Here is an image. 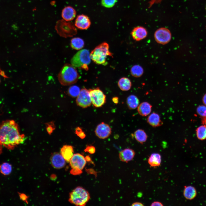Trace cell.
I'll use <instances>...</instances> for the list:
<instances>
[{
  "label": "cell",
  "mask_w": 206,
  "mask_h": 206,
  "mask_svg": "<svg viewBox=\"0 0 206 206\" xmlns=\"http://www.w3.org/2000/svg\"><path fill=\"white\" fill-rule=\"evenodd\" d=\"M25 139V135L20 134L18 125L14 120H6L0 124V141L7 149H13Z\"/></svg>",
  "instance_id": "1"
},
{
  "label": "cell",
  "mask_w": 206,
  "mask_h": 206,
  "mask_svg": "<svg viewBox=\"0 0 206 206\" xmlns=\"http://www.w3.org/2000/svg\"><path fill=\"white\" fill-rule=\"evenodd\" d=\"M108 56L113 57L112 54L109 50V45L103 42L97 46L90 53V57L96 64L106 65L107 64L106 58Z\"/></svg>",
  "instance_id": "2"
},
{
  "label": "cell",
  "mask_w": 206,
  "mask_h": 206,
  "mask_svg": "<svg viewBox=\"0 0 206 206\" xmlns=\"http://www.w3.org/2000/svg\"><path fill=\"white\" fill-rule=\"evenodd\" d=\"M79 76L75 68L66 64L62 69L58 76L60 82L63 85L68 86L75 83Z\"/></svg>",
  "instance_id": "3"
},
{
  "label": "cell",
  "mask_w": 206,
  "mask_h": 206,
  "mask_svg": "<svg viewBox=\"0 0 206 206\" xmlns=\"http://www.w3.org/2000/svg\"><path fill=\"white\" fill-rule=\"evenodd\" d=\"M90 198V194L87 191L82 187H78L70 193L69 201L76 206H84Z\"/></svg>",
  "instance_id": "4"
},
{
  "label": "cell",
  "mask_w": 206,
  "mask_h": 206,
  "mask_svg": "<svg viewBox=\"0 0 206 206\" xmlns=\"http://www.w3.org/2000/svg\"><path fill=\"white\" fill-rule=\"evenodd\" d=\"M91 59L89 51L84 49L78 52L73 56L71 63L72 66L75 68H78L88 70V65L90 63Z\"/></svg>",
  "instance_id": "5"
},
{
  "label": "cell",
  "mask_w": 206,
  "mask_h": 206,
  "mask_svg": "<svg viewBox=\"0 0 206 206\" xmlns=\"http://www.w3.org/2000/svg\"><path fill=\"white\" fill-rule=\"evenodd\" d=\"M69 162L72 168L70 171L71 174L77 175L82 173V170L86 164V161L83 155L76 153L73 154Z\"/></svg>",
  "instance_id": "6"
},
{
  "label": "cell",
  "mask_w": 206,
  "mask_h": 206,
  "mask_svg": "<svg viewBox=\"0 0 206 206\" xmlns=\"http://www.w3.org/2000/svg\"><path fill=\"white\" fill-rule=\"evenodd\" d=\"M55 28L58 33L64 37L72 36L77 33L76 29L74 24L64 19L57 22Z\"/></svg>",
  "instance_id": "7"
},
{
  "label": "cell",
  "mask_w": 206,
  "mask_h": 206,
  "mask_svg": "<svg viewBox=\"0 0 206 206\" xmlns=\"http://www.w3.org/2000/svg\"><path fill=\"white\" fill-rule=\"evenodd\" d=\"M89 90L92 103L93 106L96 108H100L105 103L106 96L99 87L90 89Z\"/></svg>",
  "instance_id": "8"
},
{
  "label": "cell",
  "mask_w": 206,
  "mask_h": 206,
  "mask_svg": "<svg viewBox=\"0 0 206 206\" xmlns=\"http://www.w3.org/2000/svg\"><path fill=\"white\" fill-rule=\"evenodd\" d=\"M156 41L162 45L167 44L171 38V34L170 31L165 27L159 28L155 31L154 35Z\"/></svg>",
  "instance_id": "9"
},
{
  "label": "cell",
  "mask_w": 206,
  "mask_h": 206,
  "mask_svg": "<svg viewBox=\"0 0 206 206\" xmlns=\"http://www.w3.org/2000/svg\"><path fill=\"white\" fill-rule=\"evenodd\" d=\"M76 102L78 106L83 108L90 106L92 103L89 90L85 88L81 89L77 97Z\"/></svg>",
  "instance_id": "10"
},
{
  "label": "cell",
  "mask_w": 206,
  "mask_h": 206,
  "mask_svg": "<svg viewBox=\"0 0 206 206\" xmlns=\"http://www.w3.org/2000/svg\"><path fill=\"white\" fill-rule=\"evenodd\" d=\"M95 132L98 138L104 139L108 138L111 135V128L108 124L102 122L97 126Z\"/></svg>",
  "instance_id": "11"
},
{
  "label": "cell",
  "mask_w": 206,
  "mask_h": 206,
  "mask_svg": "<svg viewBox=\"0 0 206 206\" xmlns=\"http://www.w3.org/2000/svg\"><path fill=\"white\" fill-rule=\"evenodd\" d=\"M91 21L88 17L84 14L77 16L75 22V26L78 28L85 30L88 29L91 25Z\"/></svg>",
  "instance_id": "12"
},
{
  "label": "cell",
  "mask_w": 206,
  "mask_h": 206,
  "mask_svg": "<svg viewBox=\"0 0 206 206\" xmlns=\"http://www.w3.org/2000/svg\"><path fill=\"white\" fill-rule=\"evenodd\" d=\"M133 39L136 41H140L145 38L147 35L146 29L142 26L135 27L131 32Z\"/></svg>",
  "instance_id": "13"
},
{
  "label": "cell",
  "mask_w": 206,
  "mask_h": 206,
  "mask_svg": "<svg viewBox=\"0 0 206 206\" xmlns=\"http://www.w3.org/2000/svg\"><path fill=\"white\" fill-rule=\"evenodd\" d=\"M51 163L55 168L60 169L64 167L65 165L66 160L61 154H54L51 158Z\"/></svg>",
  "instance_id": "14"
},
{
  "label": "cell",
  "mask_w": 206,
  "mask_h": 206,
  "mask_svg": "<svg viewBox=\"0 0 206 206\" xmlns=\"http://www.w3.org/2000/svg\"><path fill=\"white\" fill-rule=\"evenodd\" d=\"M135 154V152L133 149L130 148H126L120 152L119 156L121 161L128 162L133 159Z\"/></svg>",
  "instance_id": "15"
},
{
  "label": "cell",
  "mask_w": 206,
  "mask_h": 206,
  "mask_svg": "<svg viewBox=\"0 0 206 206\" xmlns=\"http://www.w3.org/2000/svg\"><path fill=\"white\" fill-rule=\"evenodd\" d=\"M76 11L72 7L68 6L65 7L62 10V16L63 19L67 21L73 20L75 17Z\"/></svg>",
  "instance_id": "16"
},
{
  "label": "cell",
  "mask_w": 206,
  "mask_h": 206,
  "mask_svg": "<svg viewBox=\"0 0 206 206\" xmlns=\"http://www.w3.org/2000/svg\"><path fill=\"white\" fill-rule=\"evenodd\" d=\"M152 106L147 102H143L137 107V111L138 114L143 116H146L150 113L152 110Z\"/></svg>",
  "instance_id": "17"
},
{
  "label": "cell",
  "mask_w": 206,
  "mask_h": 206,
  "mask_svg": "<svg viewBox=\"0 0 206 206\" xmlns=\"http://www.w3.org/2000/svg\"><path fill=\"white\" fill-rule=\"evenodd\" d=\"M147 121L150 125L154 127L160 126L163 124L159 115L155 112L149 114L147 118Z\"/></svg>",
  "instance_id": "18"
},
{
  "label": "cell",
  "mask_w": 206,
  "mask_h": 206,
  "mask_svg": "<svg viewBox=\"0 0 206 206\" xmlns=\"http://www.w3.org/2000/svg\"><path fill=\"white\" fill-rule=\"evenodd\" d=\"M60 152L66 161L69 162L73 155V148L71 145H65L61 148Z\"/></svg>",
  "instance_id": "19"
},
{
  "label": "cell",
  "mask_w": 206,
  "mask_h": 206,
  "mask_svg": "<svg viewBox=\"0 0 206 206\" xmlns=\"http://www.w3.org/2000/svg\"><path fill=\"white\" fill-rule=\"evenodd\" d=\"M148 161L150 167H159L160 165L161 162V155L158 153H153L149 157Z\"/></svg>",
  "instance_id": "20"
},
{
  "label": "cell",
  "mask_w": 206,
  "mask_h": 206,
  "mask_svg": "<svg viewBox=\"0 0 206 206\" xmlns=\"http://www.w3.org/2000/svg\"><path fill=\"white\" fill-rule=\"evenodd\" d=\"M183 195L187 199L192 200L195 198L197 195L195 189L191 186H185L183 192Z\"/></svg>",
  "instance_id": "21"
},
{
  "label": "cell",
  "mask_w": 206,
  "mask_h": 206,
  "mask_svg": "<svg viewBox=\"0 0 206 206\" xmlns=\"http://www.w3.org/2000/svg\"><path fill=\"white\" fill-rule=\"evenodd\" d=\"M126 102L128 108L131 110L136 108L139 104V101L138 97L132 94L127 97Z\"/></svg>",
  "instance_id": "22"
},
{
  "label": "cell",
  "mask_w": 206,
  "mask_h": 206,
  "mask_svg": "<svg viewBox=\"0 0 206 206\" xmlns=\"http://www.w3.org/2000/svg\"><path fill=\"white\" fill-rule=\"evenodd\" d=\"M118 86L120 89L123 91H127L130 89L132 83L130 80L126 77H122L119 80Z\"/></svg>",
  "instance_id": "23"
},
{
  "label": "cell",
  "mask_w": 206,
  "mask_h": 206,
  "mask_svg": "<svg viewBox=\"0 0 206 206\" xmlns=\"http://www.w3.org/2000/svg\"><path fill=\"white\" fill-rule=\"evenodd\" d=\"M134 136L135 139L142 144L145 142L147 138V136L146 133L141 129H138L135 131Z\"/></svg>",
  "instance_id": "24"
},
{
  "label": "cell",
  "mask_w": 206,
  "mask_h": 206,
  "mask_svg": "<svg viewBox=\"0 0 206 206\" xmlns=\"http://www.w3.org/2000/svg\"><path fill=\"white\" fill-rule=\"evenodd\" d=\"M84 45V41L80 38L74 37L71 40V47L74 49L77 50H80L83 47Z\"/></svg>",
  "instance_id": "25"
},
{
  "label": "cell",
  "mask_w": 206,
  "mask_h": 206,
  "mask_svg": "<svg viewBox=\"0 0 206 206\" xmlns=\"http://www.w3.org/2000/svg\"><path fill=\"white\" fill-rule=\"evenodd\" d=\"M143 72V68L138 65L133 66L130 69V73L131 75L135 77L138 78L141 76Z\"/></svg>",
  "instance_id": "26"
},
{
  "label": "cell",
  "mask_w": 206,
  "mask_h": 206,
  "mask_svg": "<svg viewBox=\"0 0 206 206\" xmlns=\"http://www.w3.org/2000/svg\"><path fill=\"white\" fill-rule=\"evenodd\" d=\"M12 170L11 165L7 163H4L0 165V172L5 175H9Z\"/></svg>",
  "instance_id": "27"
},
{
  "label": "cell",
  "mask_w": 206,
  "mask_h": 206,
  "mask_svg": "<svg viewBox=\"0 0 206 206\" xmlns=\"http://www.w3.org/2000/svg\"><path fill=\"white\" fill-rule=\"evenodd\" d=\"M197 138L199 140H203L206 139V126L204 125L198 128L196 130Z\"/></svg>",
  "instance_id": "28"
},
{
  "label": "cell",
  "mask_w": 206,
  "mask_h": 206,
  "mask_svg": "<svg viewBox=\"0 0 206 206\" xmlns=\"http://www.w3.org/2000/svg\"><path fill=\"white\" fill-rule=\"evenodd\" d=\"M80 90V88L76 86H72L68 89V94L73 98L77 97L78 95Z\"/></svg>",
  "instance_id": "29"
},
{
  "label": "cell",
  "mask_w": 206,
  "mask_h": 206,
  "mask_svg": "<svg viewBox=\"0 0 206 206\" xmlns=\"http://www.w3.org/2000/svg\"><path fill=\"white\" fill-rule=\"evenodd\" d=\"M117 2V0H102V5L106 8L113 7Z\"/></svg>",
  "instance_id": "30"
},
{
  "label": "cell",
  "mask_w": 206,
  "mask_h": 206,
  "mask_svg": "<svg viewBox=\"0 0 206 206\" xmlns=\"http://www.w3.org/2000/svg\"><path fill=\"white\" fill-rule=\"evenodd\" d=\"M197 113L203 117L206 116V106L203 105L199 106L197 108Z\"/></svg>",
  "instance_id": "31"
},
{
  "label": "cell",
  "mask_w": 206,
  "mask_h": 206,
  "mask_svg": "<svg viewBox=\"0 0 206 206\" xmlns=\"http://www.w3.org/2000/svg\"><path fill=\"white\" fill-rule=\"evenodd\" d=\"M75 132L76 134L81 139H84L86 136L84 132L79 127H77L76 128Z\"/></svg>",
  "instance_id": "32"
},
{
  "label": "cell",
  "mask_w": 206,
  "mask_h": 206,
  "mask_svg": "<svg viewBox=\"0 0 206 206\" xmlns=\"http://www.w3.org/2000/svg\"><path fill=\"white\" fill-rule=\"evenodd\" d=\"M46 129L49 134L52 133L55 129V126L53 122H51L46 124Z\"/></svg>",
  "instance_id": "33"
},
{
  "label": "cell",
  "mask_w": 206,
  "mask_h": 206,
  "mask_svg": "<svg viewBox=\"0 0 206 206\" xmlns=\"http://www.w3.org/2000/svg\"><path fill=\"white\" fill-rule=\"evenodd\" d=\"M84 151L88 152L90 154H94L96 151L95 147L92 145L87 146L84 149Z\"/></svg>",
  "instance_id": "34"
},
{
  "label": "cell",
  "mask_w": 206,
  "mask_h": 206,
  "mask_svg": "<svg viewBox=\"0 0 206 206\" xmlns=\"http://www.w3.org/2000/svg\"><path fill=\"white\" fill-rule=\"evenodd\" d=\"M151 206H163V204L160 202L158 201H155L153 202L150 205Z\"/></svg>",
  "instance_id": "35"
},
{
  "label": "cell",
  "mask_w": 206,
  "mask_h": 206,
  "mask_svg": "<svg viewBox=\"0 0 206 206\" xmlns=\"http://www.w3.org/2000/svg\"><path fill=\"white\" fill-rule=\"evenodd\" d=\"M113 102L116 104H117L119 102V98L117 97H114L112 98Z\"/></svg>",
  "instance_id": "36"
},
{
  "label": "cell",
  "mask_w": 206,
  "mask_h": 206,
  "mask_svg": "<svg viewBox=\"0 0 206 206\" xmlns=\"http://www.w3.org/2000/svg\"><path fill=\"white\" fill-rule=\"evenodd\" d=\"M131 206H143L144 205L143 204L140 202H136L133 203Z\"/></svg>",
  "instance_id": "37"
},
{
  "label": "cell",
  "mask_w": 206,
  "mask_h": 206,
  "mask_svg": "<svg viewBox=\"0 0 206 206\" xmlns=\"http://www.w3.org/2000/svg\"><path fill=\"white\" fill-rule=\"evenodd\" d=\"M0 75L4 78H8L7 76L5 74L4 72L1 70H0Z\"/></svg>",
  "instance_id": "38"
},
{
  "label": "cell",
  "mask_w": 206,
  "mask_h": 206,
  "mask_svg": "<svg viewBox=\"0 0 206 206\" xmlns=\"http://www.w3.org/2000/svg\"><path fill=\"white\" fill-rule=\"evenodd\" d=\"M203 101L204 104L206 106V94L204 96L203 98Z\"/></svg>",
  "instance_id": "39"
},
{
  "label": "cell",
  "mask_w": 206,
  "mask_h": 206,
  "mask_svg": "<svg viewBox=\"0 0 206 206\" xmlns=\"http://www.w3.org/2000/svg\"><path fill=\"white\" fill-rule=\"evenodd\" d=\"M203 124L206 126V116L203 117L202 120Z\"/></svg>",
  "instance_id": "40"
},
{
  "label": "cell",
  "mask_w": 206,
  "mask_h": 206,
  "mask_svg": "<svg viewBox=\"0 0 206 206\" xmlns=\"http://www.w3.org/2000/svg\"><path fill=\"white\" fill-rule=\"evenodd\" d=\"M2 151V145L0 141V154H1Z\"/></svg>",
  "instance_id": "41"
},
{
  "label": "cell",
  "mask_w": 206,
  "mask_h": 206,
  "mask_svg": "<svg viewBox=\"0 0 206 206\" xmlns=\"http://www.w3.org/2000/svg\"><path fill=\"white\" fill-rule=\"evenodd\" d=\"M85 158L86 161H90V158L89 157L87 156Z\"/></svg>",
  "instance_id": "42"
},
{
  "label": "cell",
  "mask_w": 206,
  "mask_h": 206,
  "mask_svg": "<svg viewBox=\"0 0 206 206\" xmlns=\"http://www.w3.org/2000/svg\"><path fill=\"white\" fill-rule=\"evenodd\" d=\"M0 82H1V80H0Z\"/></svg>",
  "instance_id": "43"
}]
</instances>
